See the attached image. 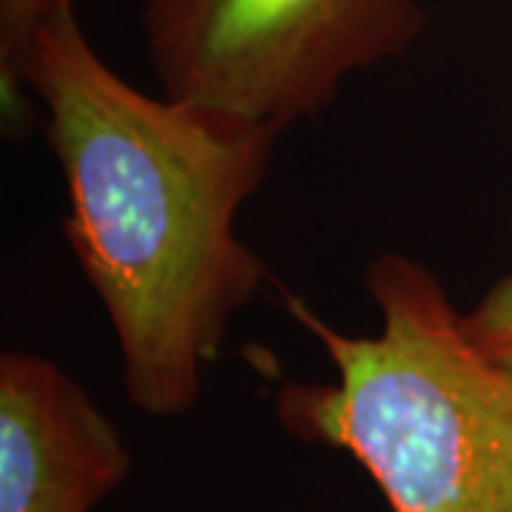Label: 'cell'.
Segmentation results:
<instances>
[{
	"label": "cell",
	"mask_w": 512,
	"mask_h": 512,
	"mask_svg": "<svg viewBox=\"0 0 512 512\" xmlns=\"http://www.w3.org/2000/svg\"><path fill=\"white\" fill-rule=\"evenodd\" d=\"M464 328L487 356L512 367V274L498 279L476 308L464 313Z\"/></svg>",
	"instance_id": "5"
},
{
	"label": "cell",
	"mask_w": 512,
	"mask_h": 512,
	"mask_svg": "<svg viewBox=\"0 0 512 512\" xmlns=\"http://www.w3.org/2000/svg\"><path fill=\"white\" fill-rule=\"evenodd\" d=\"M365 288L382 319L373 336H348L285 296L333 379L282 384V427L356 458L390 512H512V367L478 348L416 259L379 254Z\"/></svg>",
	"instance_id": "2"
},
{
	"label": "cell",
	"mask_w": 512,
	"mask_h": 512,
	"mask_svg": "<svg viewBox=\"0 0 512 512\" xmlns=\"http://www.w3.org/2000/svg\"><path fill=\"white\" fill-rule=\"evenodd\" d=\"M57 0H0V60L3 74L18 60L29 32Z\"/></svg>",
	"instance_id": "6"
},
{
	"label": "cell",
	"mask_w": 512,
	"mask_h": 512,
	"mask_svg": "<svg viewBox=\"0 0 512 512\" xmlns=\"http://www.w3.org/2000/svg\"><path fill=\"white\" fill-rule=\"evenodd\" d=\"M131 453L86 387L26 350L0 356V512H92Z\"/></svg>",
	"instance_id": "4"
},
{
	"label": "cell",
	"mask_w": 512,
	"mask_h": 512,
	"mask_svg": "<svg viewBox=\"0 0 512 512\" xmlns=\"http://www.w3.org/2000/svg\"><path fill=\"white\" fill-rule=\"evenodd\" d=\"M421 0H143V37L165 97L285 131L345 80L402 57Z\"/></svg>",
	"instance_id": "3"
},
{
	"label": "cell",
	"mask_w": 512,
	"mask_h": 512,
	"mask_svg": "<svg viewBox=\"0 0 512 512\" xmlns=\"http://www.w3.org/2000/svg\"><path fill=\"white\" fill-rule=\"evenodd\" d=\"M3 77L46 109L69 194L63 234L109 316L126 396L154 419L183 416L265 282L237 217L282 134L134 89L97 55L72 0L37 20Z\"/></svg>",
	"instance_id": "1"
}]
</instances>
